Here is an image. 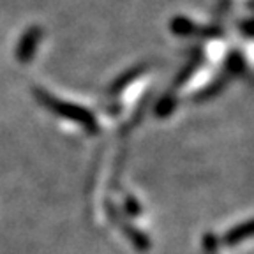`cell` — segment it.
<instances>
[{
	"instance_id": "277c9868",
	"label": "cell",
	"mask_w": 254,
	"mask_h": 254,
	"mask_svg": "<svg viewBox=\"0 0 254 254\" xmlns=\"http://www.w3.org/2000/svg\"><path fill=\"white\" fill-rule=\"evenodd\" d=\"M108 214H110V217L113 219V221H115L117 224H119V228L122 230V233L126 235V237L129 238V240H131V244L136 247V249L143 251V253L150 249V240H148L147 235L143 233V231L136 230V228H132L131 224H129V222L124 221V217L119 214V210H117L115 206L111 208V206L108 205Z\"/></svg>"
},
{
	"instance_id": "52a82bcc",
	"label": "cell",
	"mask_w": 254,
	"mask_h": 254,
	"mask_svg": "<svg viewBox=\"0 0 254 254\" xmlns=\"http://www.w3.org/2000/svg\"><path fill=\"white\" fill-rule=\"evenodd\" d=\"M143 71H145V65H138V67H132V69H129V71H126L122 76H119V78L111 83L110 94L113 95V94H119V92H122L127 85L131 83V81H134L139 74H143Z\"/></svg>"
},
{
	"instance_id": "7a4b0ae2",
	"label": "cell",
	"mask_w": 254,
	"mask_h": 254,
	"mask_svg": "<svg viewBox=\"0 0 254 254\" xmlns=\"http://www.w3.org/2000/svg\"><path fill=\"white\" fill-rule=\"evenodd\" d=\"M170 28L177 36H198V37H219L222 36V30L219 27H208V25H199L196 21L184 18V16H175L170 21Z\"/></svg>"
},
{
	"instance_id": "5b68a950",
	"label": "cell",
	"mask_w": 254,
	"mask_h": 254,
	"mask_svg": "<svg viewBox=\"0 0 254 254\" xmlns=\"http://www.w3.org/2000/svg\"><path fill=\"white\" fill-rule=\"evenodd\" d=\"M253 237V222L247 221L244 224H238V226L231 228L224 237H222V244L224 246H237V244L244 242V240H249Z\"/></svg>"
},
{
	"instance_id": "8992f818",
	"label": "cell",
	"mask_w": 254,
	"mask_h": 254,
	"mask_svg": "<svg viewBox=\"0 0 254 254\" xmlns=\"http://www.w3.org/2000/svg\"><path fill=\"white\" fill-rule=\"evenodd\" d=\"M231 78H233V76H231L230 72L224 69V72H222V74L215 79L214 83H210L206 88H203L201 92H198V94H196L194 101H208V99H212V97H215V95L221 94V92L226 88V85L230 83Z\"/></svg>"
},
{
	"instance_id": "9c48e42d",
	"label": "cell",
	"mask_w": 254,
	"mask_h": 254,
	"mask_svg": "<svg viewBox=\"0 0 254 254\" xmlns=\"http://www.w3.org/2000/svg\"><path fill=\"white\" fill-rule=\"evenodd\" d=\"M175 104H177V95H175V92H168V94H164L163 97L159 99V103L155 104V115L157 117L171 115Z\"/></svg>"
},
{
	"instance_id": "ba28073f",
	"label": "cell",
	"mask_w": 254,
	"mask_h": 254,
	"mask_svg": "<svg viewBox=\"0 0 254 254\" xmlns=\"http://www.w3.org/2000/svg\"><path fill=\"white\" fill-rule=\"evenodd\" d=\"M203 62V57L201 55H194L192 59L189 60V64H187L186 67L180 71V74L177 76V79H175V88H179V87H182L184 83H186L187 79L192 76V72L196 71V69L199 67V64Z\"/></svg>"
},
{
	"instance_id": "3957f363",
	"label": "cell",
	"mask_w": 254,
	"mask_h": 254,
	"mask_svg": "<svg viewBox=\"0 0 254 254\" xmlns=\"http://www.w3.org/2000/svg\"><path fill=\"white\" fill-rule=\"evenodd\" d=\"M41 37H43V30L39 27H36V25L30 27L28 30H25L20 43H18V48H16V59H18V62L28 64L34 60Z\"/></svg>"
},
{
	"instance_id": "6da1fadb",
	"label": "cell",
	"mask_w": 254,
	"mask_h": 254,
	"mask_svg": "<svg viewBox=\"0 0 254 254\" xmlns=\"http://www.w3.org/2000/svg\"><path fill=\"white\" fill-rule=\"evenodd\" d=\"M34 95H36L37 103L46 108L48 111H52L53 115L78 124L81 129H85L90 134H99L101 132L99 122H97L94 113L87 108L79 106L76 103H69V101H62L60 97H55L44 88H34Z\"/></svg>"
}]
</instances>
